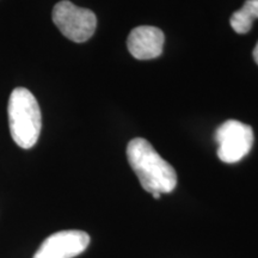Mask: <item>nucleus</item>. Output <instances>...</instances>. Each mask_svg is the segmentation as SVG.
I'll return each mask as SVG.
<instances>
[{"label":"nucleus","mask_w":258,"mask_h":258,"mask_svg":"<svg viewBox=\"0 0 258 258\" xmlns=\"http://www.w3.org/2000/svg\"><path fill=\"white\" fill-rule=\"evenodd\" d=\"M129 165L146 191L169 194L177 185V173L152 145L143 138H135L127 146Z\"/></svg>","instance_id":"nucleus-1"},{"label":"nucleus","mask_w":258,"mask_h":258,"mask_svg":"<svg viewBox=\"0 0 258 258\" xmlns=\"http://www.w3.org/2000/svg\"><path fill=\"white\" fill-rule=\"evenodd\" d=\"M9 125L11 137L19 147L29 150L37 143L42 116L35 96L24 88L12 91L9 99Z\"/></svg>","instance_id":"nucleus-2"},{"label":"nucleus","mask_w":258,"mask_h":258,"mask_svg":"<svg viewBox=\"0 0 258 258\" xmlns=\"http://www.w3.org/2000/svg\"><path fill=\"white\" fill-rule=\"evenodd\" d=\"M51 17L63 36L77 43L90 40L96 31V15L91 10L79 8L69 0L57 3Z\"/></svg>","instance_id":"nucleus-3"},{"label":"nucleus","mask_w":258,"mask_h":258,"mask_svg":"<svg viewBox=\"0 0 258 258\" xmlns=\"http://www.w3.org/2000/svg\"><path fill=\"white\" fill-rule=\"evenodd\" d=\"M218 157L224 163L233 164L247 156L253 145V131L237 120H228L215 132Z\"/></svg>","instance_id":"nucleus-4"},{"label":"nucleus","mask_w":258,"mask_h":258,"mask_svg":"<svg viewBox=\"0 0 258 258\" xmlns=\"http://www.w3.org/2000/svg\"><path fill=\"white\" fill-rule=\"evenodd\" d=\"M90 244V235L84 231L69 230L49 235L32 258H73L83 253Z\"/></svg>","instance_id":"nucleus-5"},{"label":"nucleus","mask_w":258,"mask_h":258,"mask_svg":"<svg viewBox=\"0 0 258 258\" xmlns=\"http://www.w3.org/2000/svg\"><path fill=\"white\" fill-rule=\"evenodd\" d=\"M165 36L156 27L141 25L133 29L127 40L128 49L135 59L151 60L163 53Z\"/></svg>","instance_id":"nucleus-6"},{"label":"nucleus","mask_w":258,"mask_h":258,"mask_svg":"<svg viewBox=\"0 0 258 258\" xmlns=\"http://www.w3.org/2000/svg\"><path fill=\"white\" fill-rule=\"evenodd\" d=\"M258 18V0H246L243 8L231 16V27L238 34H246Z\"/></svg>","instance_id":"nucleus-7"},{"label":"nucleus","mask_w":258,"mask_h":258,"mask_svg":"<svg viewBox=\"0 0 258 258\" xmlns=\"http://www.w3.org/2000/svg\"><path fill=\"white\" fill-rule=\"evenodd\" d=\"M252 55H253V59H254V61H256V63L258 64V42H257L256 47H254Z\"/></svg>","instance_id":"nucleus-8"},{"label":"nucleus","mask_w":258,"mask_h":258,"mask_svg":"<svg viewBox=\"0 0 258 258\" xmlns=\"http://www.w3.org/2000/svg\"><path fill=\"white\" fill-rule=\"evenodd\" d=\"M152 195H153L154 199H159L160 198V194H158V192H154V194H152Z\"/></svg>","instance_id":"nucleus-9"}]
</instances>
